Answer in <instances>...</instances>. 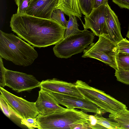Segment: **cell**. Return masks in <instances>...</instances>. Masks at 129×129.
<instances>
[{"label":"cell","mask_w":129,"mask_h":129,"mask_svg":"<svg viewBox=\"0 0 129 129\" xmlns=\"http://www.w3.org/2000/svg\"><path fill=\"white\" fill-rule=\"evenodd\" d=\"M10 23L12 30L34 47L55 45L64 38L66 27L51 19L16 13Z\"/></svg>","instance_id":"1"},{"label":"cell","mask_w":129,"mask_h":129,"mask_svg":"<svg viewBox=\"0 0 129 129\" xmlns=\"http://www.w3.org/2000/svg\"><path fill=\"white\" fill-rule=\"evenodd\" d=\"M0 55L15 65L26 67L33 63L38 54L33 46L19 37L1 30Z\"/></svg>","instance_id":"2"},{"label":"cell","mask_w":129,"mask_h":129,"mask_svg":"<svg viewBox=\"0 0 129 129\" xmlns=\"http://www.w3.org/2000/svg\"><path fill=\"white\" fill-rule=\"evenodd\" d=\"M89 115L82 111L67 108L47 115H39L36 118L39 129H74L77 124L88 122Z\"/></svg>","instance_id":"3"},{"label":"cell","mask_w":129,"mask_h":129,"mask_svg":"<svg viewBox=\"0 0 129 129\" xmlns=\"http://www.w3.org/2000/svg\"><path fill=\"white\" fill-rule=\"evenodd\" d=\"M75 83L84 98L97 105L103 113L107 112L115 115L127 109L123 103L82 81L78 80Z\"/></svg>","instance_id":"4"},{"label":"cell","mask_w":129,"mask_h":129,"mask_svg":"<svg viewBox=\"0 0 129 129\" xmlns=\"http://www.w3.org/2000/svg\"><path fill=\"white\" fill-rule=\"evenodd\" d=\"M94 36L87 29L80 30L55 44L53 48L54 54L58 58L67 59L81 53L93 43Z\"/></svg>","instance_id":"5"},{"label":"cell","mask_w":129,"mask_h":129,"mask_svg":"<svg viewBox=\"0 0 129 129\" xmlns=\"http://www.w3.org/2000/svg\"><path fill=\"white\" fill-rule=\"evenodd\" d=\"M99 37L96 42L92 43L84 50L82 57L97 59L118 70L116 60L118 53L116 44L106 34H103Z\"/></svg>","instance_id":"6"},{"label":"cell","mask_w":129,"mask_h":129,"mask_svg":"<svg viewBox=\"0 0 129 129\" xmlns=\"http://www.w3.org/2000/svg\"><path fill=\"white\" fill-rule=\"evenodd\" d=\"M0 93L3 95L16 114L22 119L36 118L39 115L35 102H29L18 96L0 86Z\"/></svg>","instance_id":"7"},{"label":"cell","mask_w":129,"mask_h":129,"mask_svg":"<svg viewBox=\"0 0 129 129\" xmlns=\"http://www.w3.org/2000/svg\"><path fill=\"white\" fill-rule=\"evenodd\" d=\"M5 83V86L19 93L40 87L41 82L32 75L6 69Z\"/></svg>","instance_id":"8"},{"label":"cell","mask_w":129,"mask_h":129,"mask_svg":"<svg viewBox=\"0 0 129 129\" xmlns=\"http://www.w3.org/2000/svg\"><path fill=\"white\" fill-rule=\"evenodd\" d=\"M43 90L50 94L59 104L65 106L67 109L78 108L83 112L94 113L96 114L101 115L103 113L97 105L85 98H77L63 93Z\"/></svg>","instance_id":"9"},{"label":"cell","mask_w":129,"mask_h":129,"mask_svg":"<svg viewBox=\"0 0 129 129\" xmlns=\"http://www.w3.org/2000/svg\"><path fill=\"white\" fill-rule=\"evenodd\" d=\"M41 88L64 94L80 98H84L76 87L75 83L68 82L55 78L48 79L41 82Z\"/></svg>","instance_id":"10"},{"label":"cell","mask_w":129,"mask_h":129,"mask_svg":"<svg viewBox=\"0 0 129 129\" xmlns=\"http://www.w3.org/2000/svg\"><path fill=\"white\" fill-rule=\"evenodd\" d=\"M105 5L93 9L87 16L84 17L85 29H90L95 35L99 37L104 33L105 26Z\"/></svg>","instance_id":"11"},{"label":"cell","mask_w":129,"mask_h":129,"mask_svg":"<svg viewBox=\"0 0 129 129\" xmlns=\"http://www.w3.org/2000/svg\"><path fill=\"white\" fill-rule=\"evenodd\" d=\"M105 5V26L104 33L116 44L123 39L121 31L120 24L118 17L108 3Z\"/></svg>","instance_id":"12"},{"label":"cell","mask_w":129,"mask_h":129,"mask_svg":"<svg viewBox=\"0 0 129 129\" xmlns=\"http://www.w3.org/2000/svg\"><path fill=\"white\" fill-rule=\"evenodd\" d=\"M35 103L39 115L42 116L49 115L67 109L60 106L50 94L41 88L39 91V96Z\"/></svg>","instance_id":"13"},{"label":"cell","mask_w":129,"mask_h":129,"mask_svg":"<svg viewBox=\"0 0 129 129\" xmlns=\"http://www.w3.org/2000/svg\"><path fill=\"white\" fill-rule=\"evenodd\" d=\"M58 0H33L26 14L37 17L50 19L51 13Z\"/></svg>","instance_id":"14"},{"label":"cell","mask_w":129,"mask_h":129,"mask_svg":"<svg viewBox=\"0 0 129 129\" xmlns=\"http://www.w3.org/2000/svg\"><path fill=\"white\" fill-rule=\"evenodd\" d=\"M55 8L60 9L69 16L71 15L75 16L84 24L81 20L82 14L77 0H58Z\"/></svg>","instance_id":"15"},{"label":"cell","mask_w":129,"mask_h":129,"mask_svg":"<svg viewBox=\"0 0 129 129\" xmlns=\"http://www.w3.org/2000/svg\"><path fill=\"white\" fill-rule=\"evenodd\" d=\"M109 119L117 122L121 129H129V110L126 109L115 115L110 114Z\"/></svg>","instance_id":"16"},{"label":"cell","mask_w":129,"mask_h":129,"mask_svg":"<svg viewBox=\"0 0 129 129\" xmlns=\"http://www.w3.org/2000/svg\"><path fill=\"white\" fill-rule=\"evenodd\" d=\"M94 115L97 120L100 129H121L117 122L111 121L109 118L103 117L101 114H95Z\"/></svg>","instance_id":"17"},{"label":"cell","mask_w":129,"mask_h":129,"mask_svg":"<svg viewBox=\"0 0 129 129\" xmlns=\"http://www.w3.org/2000/svg\"><path fill=\"white\" fill-rule=\"evenodd\" d=\"M69 17V19L66 26L64 38L69 37L80 30L78 28L79 25L76 16L71 15Z\"/></svg>","instance_id":"18"},{"label":"cell","mask_w":129,"mask_h":129,"mask_svg":"<svg viewBox=\"0 0 129 129\" xmlns=\"http://www.w3.org/2000/svg\"><path fill=\"white\" fill-rule=\"evenodd\" d=\"M116 60L118 70L129 71V54L118 52Z\"/></svg>","instance_id":"19"},{"label":"cell","mask_w":129,"mask_h":129,"mask_svg":"<svg viewBox=\"0 0 129 129\" xmlns=\"http://www.w3.org/2000/svg\"><path fill=\"white\" fill-rule=\"evenodd\" d=\"M81 13L87 16L93 10L94 0H77Z\"/></svg>","instance_id":"20"},{"label":"cell","mask_w":129,"mask_h":129,"mask_svg":"<svg viewBox=\"0 0 129 129\" xmlns=\"http://www.w3.org/2000/svg\"><path fill=\"white\" fill-rule=\"evenodd\" d=\"M64 12L60 9L55 8L52 11L51 19L66 27L68 21L65 18Z\"/></svg>","instance_id":"21"},{"label":"cell","mask_w":129,"mask_h":129,"mask_svg":"<svg viewBox=\"0 0 129 129\" xmlns=\"http://www.w3.org/2000/svg\"><path fill=\"white\" fill-rule=\"evenodd\" d=\"M0 105L1 109L3 112L8 117L10 118L13 115H15L16 116V114L9 104L1 93Z\"/></svg>","instance_id":"22"},{"label":"cell","mask_w":129,"mask_h":129,"mask_svg":"<svg viewBox=\"0 0 129 129\" xmlns=\"http://www.w3.org/2000/svg\"><path fill=\"white\" fill-rule=\"evenodd\" d=\"M115 76L118 81L129 85V71L116 70Z\"/></svg>","instance_id":"23"},{"label":"cell","mask_w":129,"mask_h":129,"mask_svg":"<svg viewBox=\"0 0 129 129\" xmlns=\"http://www.w3.org/2000/svg\"><path fill=\"white\" fill-rule=\"evenodd\" d=\"M118 52L129 54V41L126 38H123L116 44Z\"/></svg>","instance_id":"24"},{"label":"cell","mask_w":129,"mask_h":129,"mask_svg":"<svg viewBox=\"0 0 129 129\" xmlns=\"http://www.w3.org/2000/svg\"><path fill=\"white\" fill-rule=\"evenodd\" d=\"M22 124L26 126L28 128L34 129L37 128L39 129V125L36 118H29L21 120Z\"/></svg>","instance_id":"25"},{"label":"cell","mask_w":129,"mask_h":129,"mask_svg":"<svg viewBox=\"0 0 129 129\" xmlns=\"http://www.w3.org/2000/svg\"><path fill=\"white\" fill-rule=\"evenodd\" d=\"M33 0H23L18 6L16 13L19 15L26 14V11Z\"/></svg>","instance_id":"26"},{"label":"cell","mask_w":129,"mask_h":129,"mask_svg":"<svg viewBox=\"0 0 129 129\" xmlns=\"http://www.w3.org/2000/svg\"><path fill=\"white\" fill-rule=\"evenodd\" d=\"M0 86L4 87L5 86V76L6 69L4 66L2 58L0 57Z\"/></svg>","instance_id":"27"},{"label":"cell","mask_w":129,"mask_h":129,"mask_svg":"<svg viewBox=\"0 0 129 129\" xmlns=\"http://www.w3.org/2000/svg\"><path fill=\"white\" fill-rule=\"evenodd\" d=\"M88 124L90 129H100L97 120L94 115H89Z\"/></svg>","instance_id":"28"},{"label":"cell","mask_w":129,"mask_h":129,"mask_svg":"<svg viewBox=\"0 0 129 129\" xmlns=\"http://www.w3.org/2000/svg\"><path fill=\"white\" fill-rule=\"evenodd\" d=\"M113 2L122 8L129 10V0H112Z\"/></svg>","instance_id":"29"},{"label":"cell","mask_w":129,"mask_h":129,"mask_svg":"<svg viewBox=\"0 0 129 129\" xmlns=\"http://www.w3.org/2000/svg\"><path fill=\"white\" fill-rule=\"evenodd\" d=\"M108 3V0H94L93 9Z\"/></svg>","instance_id":"30"},{"label":"cell","mask_w":129,"mask_h":129,"mask_svg":"<svg viewBox=\"0 0 129 129\" xmlns=\"http://www.w3.org/2000/svg\"><path fill=\"white\" fill-rule=\"evenodd\" d=\"M23 0H15L16 4L18 6Z\"/></svg>","instance_id":"31"},{"label":"cell","mask_w":129,"mask_h":129,"mask_svg":"<svg viewBox=\"0 0 129 129\" xmlns=\"http://www.w3.org/2000/svg\"><path fill=\"white\" fill-rule=\"evenodd\" d=\"M126 37H127L129 39V27H128V31L127 34L126 35Z\"/></svg>","instance_id":"32"}]
</instances>
